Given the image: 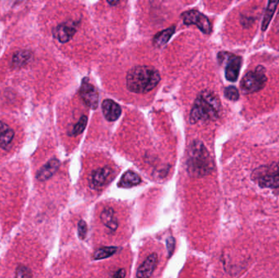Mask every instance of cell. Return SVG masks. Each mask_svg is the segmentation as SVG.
Returning <instances> with one entry per match:
<instances>
[{"mask_svg": "<svg viewBox=\"0 0 279 278\" xmlns=\"http://www.w3.org/2000/svg\"><path fill=\"white\" fill-rule=\"evenodd\" d=\"M221 103L219 97L210 91L199 93L190 112V123L212 121L220 117Z\"/></svg>", "mask_w": 279, "mask_h": 278, "instance_id": "1", "label": "cell"}, {"mask_svg": "<svg viewBox=\"0 0 279 278\" xmlns=\"http://www.w3.org/2000/svg\"><path fill=\"white\" fill-rule=\"evenodd\" d=\"M158 264V256L156 254H152L148 256V258L142 263L137 272V278H149Z\"/></svg>", "mask_w": 279, "mask_h": 278, "instance_id": "11", "label": "cell"}, {"mask_svg": "<svg viewBox=\"0 0 279 278\" xmlns=\"http://www.w3.org/2000/svg\"><path fill=\"white\" fill-rule=\"evenodd\" d=\"M175 27H171L170 28L166 29L164 31H160L155 35L154 38V44L156 47H163L164 46L169 39L173 36V34L175 32Z\"/></svg>", "mask_w": 279, "mask_h": 278, "instance_id": "17", "label": "cell"}, {"mask_svg": "<svg viewBox=\"0 0 279 278\" xmlns=\"http://www.w3.org/2000/svg\"><path fill=\"white\" fill-rule=\"evenodd\" d=\"M78 237L80 239L83 240L86 238L87 232H88V227L87 224L83 220H80L78 224Z\"/></svg>", "mask_w": 279, "mask_h": 278, "instance_id": "24", "label": "cell"}, {"mask_svg": "<svg viewBox=\"0 0 279 278\" xmlns=\"http://www.w3.org/2000/svg\"><path fill=\"white\" fill-rule=\"evenodd\" d=\"M112 170L107 167L100 168L93 172L91 184L95 190H100L107 183L109 178L111 177Z\"/></svg>", "mask_w": 279, "mask_h": 278, "instance_id": "10", "label": "cell"}, {"mask_svg": "<svg viewBox=\"0 0 279 278\" xmlns=\"http://www.w3.org/2000/svg\"><path fill=\"white\" fill-rule=\"evenodd\" d=\"M109 4H111V5H115V4H119V1H113V2H111V1H109Z\"/></svg>", "mask_w": 279, "mask_h": 278, "instance_id": "27", "label": "cell"}, {"mask_svg": "<svg viewBox=\"0 0 279 278\" xmlns=\"http://www.w3.org/2000/svg\"><path fill=\"white\" fill-rule=\"evenodd\" d=\"M126 276V271L124 269H119L115 272L113 278H124Z\"/></svg>", "mask_w": 279, "mask_h": 278, "instance_id": "26", "label": "cell"}, {"mask_svg": "<svg viewBox=\"0 0 279 278\" xmlns=\"http://www.w3.org/2000/svg\"><path fill=\"white\" fill-rule=\"evenodd\" d=\"M87 123H88V118L85 115H83L79 119V121L75 124V127L73 128L72 133L71 135H75H75H78L82 133V131H84Z\"/></svg>", "mask_w": 279, "mask_h": 278, "instance_id": "21", "label": "cell"}, {"mask_svg": "<svg viewBox=\"0 0 279 278\" xmlns=\"http://www.w3.org/2000/svg\"><path fill=\"white\" fill-rule=\"evenodd\" d=\"M80 96L87 106L90 107L91 109H97L99 104V95L97 89L93 85L83 81L81 86Z\"/></svg>", "mask_w": 279, "mask_h": 278, "instance_id": "8", "label": "cell"}, {"mask_svg": "<svg viewBox=\"0 0 279 278\" xmlns=\"http://www.w3.org/2000/svg\"><path fill=\"white\" fill-rule=\"evenodd\" d=\"M159 71L151 66H137L130 70L126 77L129 91L134 93H146L156 87L160 81Z\"/></svg>", "mask_w": 279, "mask_h": 278, "instance_id": "2", "label": "cell"}, {"mask_svg": "<svg viewBox=\"0 0 279 278\" xmlns=\"http://www.w3.org/2000/svg\"><path fill=\"white\" fill-rule=\"evenodd\" d=\"M267 78L263 67L258 66L255 71L247 73L241 81L242 91L244 93H253L263 88Z\"/></svg>", "mask_w": 279, "mask_h": 278, "instance_id": "5", "label": "cell"}, {"mask_svg": "<svg viewBox=\"0 0 279 278\" xmlns=\"http://www.w3.org/2000/svg\"><path fill=\"white\" fill-rule=\"evenodd\" d=\"M225 97L230 101H237L239 98V93L238 89L233 86L226 87L225 89Z\"/></svg>", "mask_w": 279, "mask_h": 278, "instance_id": "22", "label": "cell"}, {"mask_svg": "<svg viewBox=\"0 0 279 278\" xmlns=\"http://www.w3.org/2000/svg\"><path fill=\"white\" fill-rule=\"evenodd\" d=\"M60 167V161L56 158L51 159L48 164H45L37 173V179L40 181H45L50 179L52 175L56 173Z\"/></svg>", "mask_w": 279, "mask_h": 278, "instance_id": "13", "label": "cell"}, {"mask_svg": "<svg viewBox=\"0 0 279 278\" xmlns=\"http://www.w3.org/2000/svg\"><path fill=\"white\" fill-rule=\"evenodd\" d=\"M32 54L28 51H20L15 53L12 57V65L16 67L23 66L31 60Z\"/></svg>", "mask_w": 279, "mask_h": 278, "instance_id": "18", "label": "cell"}, {"mask_svg": "<svg viewBox=\"0 0 279 278\" xmlns=\"http://www.w3.org/2000/svg\"><path fill=\"white\" fill-rule=\"evenodd\" d=\"M14 138V131L8 124L0 121V148L6 149Z\"/></svg>", "mask_w": 279, "mask_h": 278, "instance_id": "14", "label": "cell"}, {"mask_svg": "<svg viewBox=\"0 0 279 278\" xmlns=\"http://www.w3.org/2000/svg\"><path fill=\"white\" fill-rule=\"evenodd\" d=\"M102 111L104 118L110 122L116 121L122 113L120 106L112 100H104L103 101Z\"/></svg>", "mask_w": 279, "mask_h": 278, "instance_id": "12", "label": "cell"}, {"mask_svg": "<svg viewBox=\"0 0 279 278\" xmlns=\"http://www.w3.org/2000/svg\"><path fill=\"white\" fill-rule=\"evenodd\" d=\"M278 16H279V12H278Z\"/></svg>", "mask_w": 279, "mask_h": 278, "instance_id": "28", "label": "cell"}, {"mask_svg": "<svg viewBox=\"0 0 279 278\" xmlns=\"http://www.w3.org/2000/svg\"><path fill=\"white\" fill-rule=\"evenodd\" d=\"M278 4L279 1H269L268 3L267 8H266V12H265L263 22H262V31H265L267 30Z\"/></svg>", "mask_w": 279, "mask_h": 278, "instance_id": "19", "label": "cell"}, {"mask_svg": "<svg viewBox=\"0 0 279 278\" xmlns=\"http://www.w3.org/2000/svg\"><path fill=\"white\" fill-rule=\"evenodd\" d=\"M176 242L174 238H167V251L169 253V257L173 254V251H174V249H175Z\"/></svg>", "mask_w": 279, "mask_h": 278, "instance_id": "25", "label": "cell"}, {"mask_svg": "<svg viewBox=\"0 0 279 278\" xmlns=\"http://www.w3.org/2000/svg\"><path fill=\"white\" fill-rule=\"evenodd\" d=\"M32 273L28 268L24 265H19L16 268V278H31Z\"/></svg>", "mask_w": 279, "mask_h": 278, "instance_id": "23", "label": "cell"}, {"mask_svg": "<svg viewBox=\"0 0 279 278\" xmlns=\"http://www.w3.org/2000/svg\"><path fill=\"white\" fill-rule=\"evenodd\" d=\"M117 251L116 247H113V246H110V247H102L100 248L97 251L95 252L93 258L95 260H103V259L108 258L111 257V256L115 254Z\"/></svg>", "mask_w": 279, "mask_h": 278, "instance_id": "20", "label": "cell"}, {"mask_svg": "<svg viewBox=\"0 0 279 278\" xmlns=\"http://www.w3.org/2000/svg\"><path fill=\"white\" fill-rule=\"evenodd\" d=\"M218 60L221 64L225 63V78L230 82L237 81L241 69V57L227 53H220Z\"/></svg>", "mask_w": 279, "mask_h": 278, "instance_id": "6", "label": "cell"}, {"mask_svg": "<svg viewBox=\"0 0 279 278\" xmlns=\"http://www.w3.org/2000/svg\"><path fill=\"white\" fill-rule=\"evenodd\" d=\"M77 31L76 22L67 21L56 27L53 31V35L60 42H69L75 35Z\"/></svg>", "mask_w": 279, "mask_h": 278, "instance_id": "9", "label": "cell"}, {"mask_svg": "<svg viewBox=\"0 0 279 278\" xmlns=\"http://www.w3.org/2000/svg\"><path fill=\"white\" fill-rule=\"evenodd\" d=\"M251 178L261 187L279 189V163L260 167L254 171Z\"/></svg>", "mask_w": 279, "mask_h": 278, "instance_id": "4", "label": "cell"}, {"mask_svg": "<svg viewBox=\"0 0 279 278\" xmlns=\"http://www.w3.org/2000/svg\"><path fill=\"white\" fill-rule=\"evenodd\" d=\"M183 21L187 26L196 25L198 28L204 33L209 35L211 31V25L207 16L201 12L196 10H190L184 12L182 14Z\"/></svg>", "mask_w": 279, "mask_h": 278, "instance_id": "7", "label": "cell"}, {"mask_svg": "<svg viewBox=\"0 0 279 278\" xmlns=\"http://www.w3.org/2000/svg\"><path fill=\"white\" fill-rule=\"evenodd\" d=\"M141 182V179L138 174L132 172V171H128L124 173V175L121 178L119 186L121 188H131L137 186Z\"/></svg>", "mask_w": 279, "mask_h": 278, "instance_id": "16", "label": "cell"}, {"mask_svg": "<svg viewBox=\"0 0 279 278\" xmlns=\"http://www.w3.org/2000/svg\"><path fill=\"white\" fill-rule=\"evenodd\" d=\"M101 220L103 224L111 231H115L119 227L115 212L111 207L104 208L101 214Z\"/></svg>", "mask_w": 279, "mask_h": 278, "instance_id": "15", "label": "cell"}, {"mask_svg": "<svg viewBox=\"0 0 279 278\" xmlns=\"http://www.w3.org/2000/svg\"><path fill=\"white\" fill-rule=\"evenodd\" d=\"M214 168L212 159L203 144L195 141L191 144L188 151L187 170L189 175L195 177H203L208 175Z\"/></svg>", "mask_w": 279, "mask_h": 278, "instance_id": "3", "label": "cell"}]
</instances>
